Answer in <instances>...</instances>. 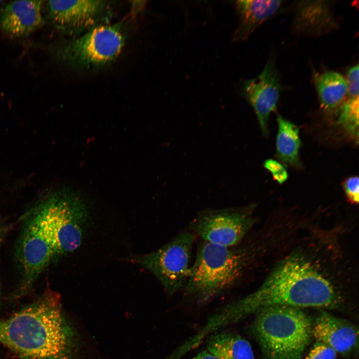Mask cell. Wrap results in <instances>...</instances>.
<instances>
[{"label":"cell","mask_w":359,"mask_h":359,"mask_svg":"<svg viewBox=\"0 0 359 359\" xmlns=\"http://www.w3.org/2000/svg\"><path fill=\"white\" fill-rule=\"evenodd\" d=\"M206 347L217 359H254L249 342L234 333H216L209 337Z\"/></svg>","instance_id":"2e32d148"},{"label":"cell","mask_w":359,"mask_h":359,"mask_svg":"<svg viewBox=\"0 0 359 359\" xmlns=\"http://www.w3.org/2000/svg\"><path fill=\"white\" fill-rule=\"evenodd\" d=\"M82 206L74 191L54 190L38 205L25 232L54 256L73 251L81 242Z\"/></svg>","instance_id":"277c9868"},{"label":"cell","mask_w":359,"mask_h":359,"mask_svg":"<svg viewBox=\"0 0 359 359\" xmlns=\"http://www.w3.org/2000/svg\"><path fill=\"white\" fill-rule=\"evenodd\" d=\"M334 1L301 0L296 2L293 31L302 35L319 37L335 30L338 23L334 14Z\"/></svg>","instance_id":"8fae6325"},{"label":"cell","mask_w":359,"mask_h":359,"mask_svg":"<svg viewBox=\"0 0 359 359\" xmlns=\"http://www.w3.org/2000/svg\"><path fill=\"white\" fill-rule=\"evenodd\" d=\"M316 342L332 348L337 353L347 355L358 345V329L351 322L326 312L316 319L312 327Z\"/></svg>","instance_id":"4fadbf2b"},{"label":"cell","mask_w":359,"mask_h":359,"mask_svg":"<svg viewBox=\"0 0 359 359\" xmlns=\"http://www.w3.org/2000/svg\"><path fill=\"white\" fill-rule=\"evenodd\" d=\"M72 339L59 297L52 292L0 320V345L24 359H69Z\"/></svg>","instance_id":"7a4b0ae2"},{"label":"cell","mask_w":359,"mask_h":359,"mask_svg":"<svg viewBox=\"0 0 359 359\" xmlns=\"http://www.w3.org/2000/svg\"><path fill=\"white\" fill-rule=\"evenodd\" d=\"M282 0H243L236 1L238 24L233 35L235 42L247 40L262 23L280 9Z\"/></svg>","instance_id":"5bb4252c"},{"label":"cell","mask_w":359,"mask_h":359,"mask_svg":"<svg viewBox=\"0 0 359 359\" xmlns=\"http://www.w3.org/2000/svg\"><path fill=\"white\" fill-rule=\"evenodd\" d=\"M112 5L107 0H48L44 11L56 28L74 35L103 24L111 14Z\"/></svg>","instance_id":"9c48e42d"},{"label":"cell","mask_w":359,"mask_h":359,"mask_svg":"<svg viewBox=\"0 0 359 359\" xmlns=\"http://www.w3.org/2000/svg\"><path fill=\"white\" fill-rule=\"evenodd\" d=\"M243 246L226 247L203 241L184 287L185 295L203 304L235 285L253 259Z\"/></svg>","instance_id":"3957f363"},{"label":"cell","mask_w":359,"mask_h":359,"mask_svg":"<svg viewBox=\"0 0 359 359\" xmlns=\"http://www.w3.org/2000/svg\"><path fill=\"white\" fill-rule=\"evenodd\" d=\"M263 166L271 173L273 179L279 183L282 184L288 179V172L283 166L278 161L268 159L263 163Z\"/></svg>","instance_id":"ffe728a7"},{"label":"cell","mask_w":359,"mask_h":359,"mask_svg":"<svg viewBox=\"0 0 359 359\" xmlns=\"http://www.w3.org/2000/svg\"><path fill=\"white\" fill-rule=\"evenodd\" d=\"M337 354L335 351L328 346L316 342L305 359H336Z\"/></svg>","instance_id":"d6986e66"},{"label":"cell","mask_w":359,"mask_h":359,"mask_svg":"<svg viewBox=\"0 0 359 359\" xmlns=\"http://www.w3.org/2000/svg\"><path fill=\"white\" fill-rule=\"evenodd\" d=\"M313 80L322 109L328 115H336L346 97V79L337 72L327 71L315 73Z\"/></svg>","instance_id":"9a60e30c"},{"label":"cell","mask_w":359,"mask_h":359,"mask_svg":"<svg viewBox=\"0 0 359 359\" xmlns=\"http://www.w3.org/2000/svg\"><path fill=\"white\" fill-rule=\"evenodd\" d=\"M252 207L206 210L199 213L191 228L204 241L237 246L253 225Z\"/></svg>","instance_id":"ba28073f"},{"label":"cell","mask_w":359,"mask_h":359,"mask_svg":"<svg viewBox=\"0 0 359 359\" xmlns=\"http://www.w3.org/2000/svg\"><path fill=\"white\" fill-rule=\"evenodd\" d=\"M255 313L250 331L265 359H302L312 336L313 324L305 313L273 306Z\"/></svg>","instance_id":"5b68a950"},{"label":"cell","mask_w":359,"mask_h":359,"mask_svg":"<svg viewBox=\"0 0 359 359\" xmlns=\"http://www.w3.org/2000/svg\"><path fill=\"white\" fill-rule=\"evenodd\" d=\"M276 155L284 165L299 168L300 166L299 149L301 140L298 127L280 116L277 118Z\"/></svg>","instance_id":"ac0fdd59"},{"label":"cell","mask_w":359,"mask_h":359,"mask_svg":"<svg viewBox=\"0 0 359 359\" xmlns=\"http://www.w3.org/2000/svg\"><path fill=\"white\" fill-rule=\"evenodd\" d=\"M42 0H15L0 10V26L8 36L25 37L42 27L45 19L41 13Z\"/></svg>","instance_id":"7c38bea8"},{"label":"cell","mask_w":359,"mask_h":359,"mask_svg":"<svg viewBox=\"0 0 359 359\" xmlns=\"http://www.w3.org/2000/svg\"><path fill=\"white\" fill-rule=\"evenodd\" d=\"M195 236L193 232H180L155 251L131 259L150 271L171 296L183 288L190 271V259Z\"/></svg>","instance_id":"52a82bcc"},{"label":"cell","mask_w":359,"mask_h":359,"mask_svg":"<svg viewBox=\"0 0 359 359\" xmlns=\"http://www.w3.org/2000/svg\"><path fill=\"white\" fill-rule=\"evenodd\" d=\"M341 301L321 268L306 256L295 253L278 264L257 290L227 307L243 317L273 306L332 308Z\"/></svg>","instance_id":"6da1fadb"},{"label":"cell","mask_w":359,"mask_h":359,"mask_svg":"<svg viewBox=\"0 0 359 359\" xmlns=\"http://www.w3.org/2000/svg\"><path fill=\"white\" fill-rule=\"evenodd\" d=\"M241 89L254 110L263 134L267 136L269 117L277 108L281 89L273 57L269 58L259 75L245 80Z\"/></svg>","instance_id":"30bf717a"},{"label":"cell","mask_w":359,"mask_h":359,"mask_svg":"<svg viewBox=\"0 0 359 359\" xmlns=\"http://www.w3.org/2000/svg\"><path fill=\"white\" fill-rule=\"evenodd\" d=\"M3 2L2 0H0V3H1V2Z\"/></svg>","instance_id":"603a6c76"},{"label":"cell","mask_w":359,"mask_h":359,"mask_svg":"<svg viewBox=\"0 0 359 359\" xmlns=\"http://www.w3.org/2000/svg\"><path fill=\"white\" fill-rule=\"evenodd\" d=\"M126 38L122 23L103 24L60 44L55 48L54 55L60 64L68 69L96 70L117 59Z\"/></svg>","instance_id":"8992f818"},{"label":"cell","mask_w":359,"mask_h":359,"mask_svg":"<svg viewBox=\"0 0 359 359\" xmlns=\"http://www.w3.org/2000/svg\"><path fill=\"white\" fill-rule=\"evenodd\" d=\"M359 72L355 69L348 71V90L346 97L337 112V124L357 142L359 136Z\"/></svg>","instance_id":"e0dca14e"},{"label":"cell","mask_w":359,"mask_h":359,"mask_svg":"<svg viewBox=\"0 0 359 359\" xmlns=\"http://www.w3.org/2000/svg\"><path fill=\"white\" fill-rule=\"evenodd\" d=\"M192 359H217L207 350L199 353Z\"/></svg>","instance_id":"7402d4cb"},{"label":"cell","mask_w":359,"mask_h":359,"mask_svg":"<svg viewBox=\"0 0 359 359\" xmlns=\"http://www.w3.org/2000/svg\"><path fill=\"white\" fill-rule=\"evenodd\" d=\"M359 178L353 176L347 178L343 182V188L348 199L357 204L359 200Z\"/></svg>","instance_id":"44dd1931"}]
</instances>
